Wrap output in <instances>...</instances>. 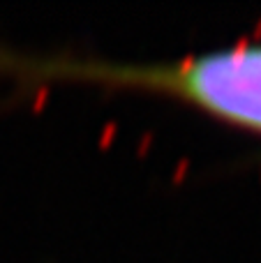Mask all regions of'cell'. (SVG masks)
Wrapping results in <instances>:
<instances>
[{
    "label": "cell",
    "instance_id": "6da1fadb",
    "mask_svg": "<svg viewBox=\"0 0 261 263\" xmlns=\"http://www.w3.org/2000/svg\"><path fill=\"white\" fill-rule=\"evenodd\" d=\"M0 79L12 81L16 92L92 86L162 97L261 139V42H238L166 60L26 53L0 46Z\"/></svg>",
    "mask_w": 261,
    "mask_h": 263
}]
</instances>
